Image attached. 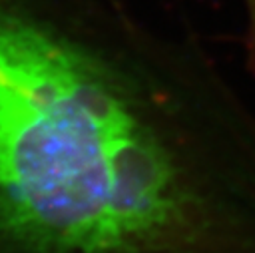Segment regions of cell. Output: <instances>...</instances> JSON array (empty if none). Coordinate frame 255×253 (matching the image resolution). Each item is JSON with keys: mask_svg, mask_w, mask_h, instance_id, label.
<instances>
[{"mask_svg": "<svg viewBox=\"0 0 255 253\" xmlns=\"http://www.w3.org/2000/svg\"><path fill=\"white\" fill-rule=\"evenodd\" d=\"M0 253H255V112L0 4Z\"/></svg>", "mask_w": 255, "mask_h": 253, "instance_id": "cell-1", "label": "cell"}, {"mask_svg": "<svg viewBox=\"0 0 255 253\" xmlns=\"http://www.w3.org/2000/svg\"><path fill=\"white\" fill-rule=\"evenodd\" d=\"M243 2L247 10V38H245L247 60L249 66L255 70V0H243Z\"/></svg>", "mask_w": 255, "mask_h": 253, "instance_id": "cell-2", "label": "cell"}]
</instances>
